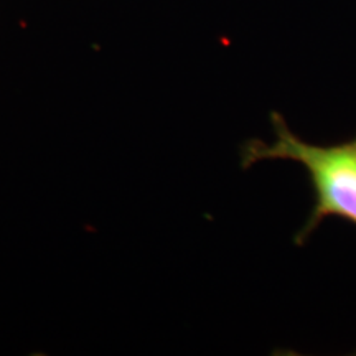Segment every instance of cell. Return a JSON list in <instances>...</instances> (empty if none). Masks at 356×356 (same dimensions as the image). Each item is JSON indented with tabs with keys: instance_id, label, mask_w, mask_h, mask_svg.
Masks as SVG:
<instances>
[{
	"instance_id": "1",
	"label": "cell",
	"mask_w": 356,
	"mask_h": 356,
	"mask_svg": "<svg viewBox=\"0 0 356 356\" xmlns=\"http://www.w3.org/2000/svg\"><path fill=\"white\" fill-rule=\"evenodd\" d=\"M270 124L275 140H248L241 149V165L249 168L262 160H291L309 173L315 202L296 244L302 246L327 218H340L356 226V136L340 144L318 145L296 136L275 111L270 113Z\"/></svg>"
}]
</instances>
